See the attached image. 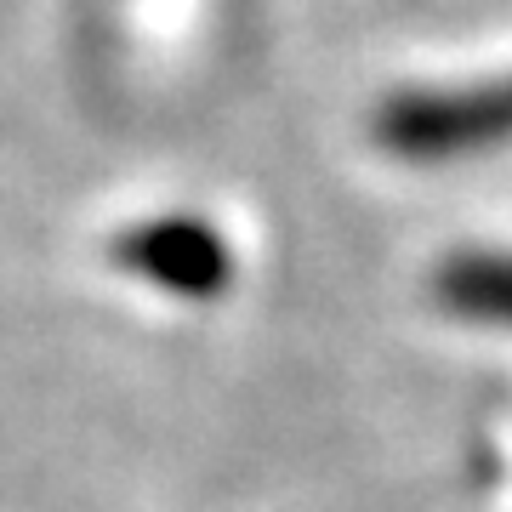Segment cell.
Segmentation results:
<instances>
[{
    "mask_svg": "<svg viewBox=\"0 0 512 512\" xmlns=\"http://www.w3.org/2000/svg\"><path fill=\"white\" fill-rule=\"evenodd\" d=\"M114 262L126 274L148 279L171 296H222L228 279H234V251L228 239L200 217H160V222H143L131 234L114 239Z\"/></svg>",
    "mask_w": 512,
    "mask_h": 512,
    "instance_id": "7a4b0ae2",
    "label": "cell"
},
{
    "mask_svg": "<svg viewBox=\"0 0 512 512\" xmlns=\"http://www.w3.org/2000/svg\"><path fill=\"white\" fill-rule=\"evenodd\" d=\"M439 296L456 313L507 319L512 325V256H467V262H456V268H444Z\"/></svg>",
    "mask_w": 512,
    "mask_h": 512,
    "instance_id": "3957f363",
    "label": "cell"
},
{
    "mask_svg": "<svg viewBox=\"0 0 512 512\" xmlns=\"http://www.w3.org/2000/svg\"><path fill=\"white\" fill-rule=\"evenodd\" d=\"M382 143L416 160L512 143V80L467 92H416L382 114Z\"/></svg>",
    "mask_w": 512,
    "mask_h": 512,
    "instance_id": "6da1fadb",
    "label": "cell"
}]
</instances>
